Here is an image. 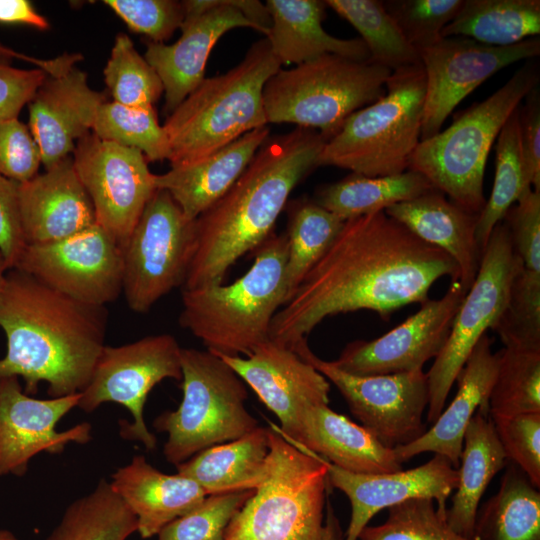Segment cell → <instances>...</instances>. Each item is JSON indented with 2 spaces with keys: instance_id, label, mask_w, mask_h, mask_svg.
Returning <instances> with one entry per match:
<instances>
[{
  "instance_id": "37",
  "label": "cell",
  "mask_w": 540,
  "mask_h": 540,
  "mask_svg": "<svg viewBox=\"0 0 540 540\" xmlns=\"http://www.w3.org/2000/svg\"><path fill=\"white\" fill-rule=\"evenodd\" d=\"M287 213L286 279L289 299L331 246L345 221L307 197L287 203Z\"/></svg>"
},
{
  "instance_id": "8",
  "label": "cell",
  "mask_w": 540,
  "mask_h": 540,
  "mask_svg": "<svg viewBox=\"0 0 540 540\" xmlns=\"http://www.w3.org/2000/svg\"><path fill=\"white\" fill-rule=\"evenodd\" d=\"M426 79L422 64L397 69L386 93L354 112L323 146L317 166L369 177L400 174L420 143Z\"/></svg>"
},
{
  "instance_id": "7",
  "label": "cell",
  "mask_w": 540,
  "mask_h": 540,
  "mask_svg": "<svg viewBox=\"0 0 540 540\" xmlns=\"http://www.w3.org/2000/svg\"><path fill=\"white\" fill-rule=\"evenodd\" d=\"M269 430L263 479L229 523L223 540H321L328 485L323 458Z\"/></svg>"
},
{
  "instance_id": "14",
  "label": "cell",
  "mask_w": 540,
  "mask_h": 540,
  "mask_svg": "<svg viewBox=\"0 0 540 540\" xmlns=\"http://www.w3.org/2000/svg\"><path fill=\"white\" fill-rule=\"evenodd\" d=\"M333 383L351 413L384 446L394 449L409 444L426 432L423 421L429 388L423 370L388 374L354 375L317 357L303 340L292 348Z\"/></svg>"
},
{
  "instance_id": "35",
  "label": "cell",
  "mask_w": 540,
  "mask_h": 540,
  "mask_svg": "<svg viewBox=\"0 0 540 540\" xmlns=\"http://www.w3.org/2000/svg\"><path fill=\"white\" fill-rule=\"evenodd\" d=\"M434 189L425 177L413 170L377 177L351 173L318 189L314 200L346 221L385 211Z\"/></svg>"
},
{
  "instance_id": "13",
  "label": "cell",
  "mask_w": 540,
  "mask_h": 540,
  "mask_svg": "<svg viewBox=\"0 0 540 540\" xmlns=\"http://www.w3.org/2000/svg\"><path fill=\"white\" fill-rule=\"evenodd\" d=\"M182 379L181 347L174 336L158 334L121 346H104L78 406L85 412L105 402L126 407L133 420H120V436L155 449L157 439L144 421L148 394L162 380Z\"/></svg>"
},
{
  "instance_id": "16",
  "label": "cell",
  "mask_w": 540,
  "mask_h": 540,
  "mask_svg": "<svg viewBox=\"0 0 540 540\" xmlns=\"http://www.w3.org/2000/svg\"><path fill=\"white\" fill-rule=\"evenodd\" d=\"M14 268L89 305L105 306L122 293V246L97 223L62 240L27 245Z\"/></svg>"
},
{
  "instance_id": "53",
  "label": "cell",
  "mask_w": 540,
  "mask_h": 540,
  "mask_svg": "<svg viewBox=\"0 0 540 540\" xmlns=\"http://www.w3.org/2000/svg\"><path fill=\"white\" fill-rule=\"evenodd\" d=\"M519 132L526 183L540 191V91L532 89L519 107Z\"/></svg>"
},
{
  "instance_id": "2",
  "label": "cell",
  "mask_w": 540,
  "mask_h": 540,
  "mask_svg": "<svg viewBox=\"0 0 540 540\" xmlns=\"http://www.w3.org/2000/svg\"><path fill=\"white\" fill-rule=\"evenodd\" d=\"M105 306L74 300L19 269L8 270L0 294L7 351L0 378L24 380V392L48 384L51 398L81 393L105 344Z\"/></svg>"
},
{
  "instance_id": "15",
  "label": "cell",
  "mask_w": 540,
  "mask_h": 540,
  "mask_svg": "<svg viewBox=\"0 0 540 540\" xmlns=\"http://www.w3.org/2000/svg\"><path fill=\"white\" fill-rule=\"evenodd\" d=\"M72 160L96 223L123 247L156 191L146 157L89 132L77 141Z\"/></svg>"
},
{
  "instance_id": "56",
  "label": "cell",
  "mask_w": 540,
  "mask_h": 540,
  "mask_svg": "<svg viewBox=\"0 0 540 540\" xmlns=\"http://www.w3.org/2000/svg\"><path fill=\"white\" fill-rule=\"evenodd\" d=\"M321 540H341V531L331 506H328L327 522L323 527Z\"/></svg>"
},
{
  "instance_id": "31",
  "label": "cell",
  "mask_w": 540,
  "mask_h": 540,
  "mask_svg": "<svg viewBox=\"0 0 540 540\" xmlns=\"http://www.w3.org/2000/svg\"><path fill=\"white\" fill-rule=\"evenodd\" d=\"M508 462L490 415L477 410L463 436L458 483L446 510V521L458 534L473 539L480 500Z\"/></svg>"
},
{
  "instance_id": "46",
  "label": "cell",
  "mask_w": 540,
  "mask_h": 540,
  "mask_svg": "<svg viewBox=\"0 0 540 540\" xmlns=\"http://www.w3.org/2000/svg\"><path fill=\"white\" fill-rule=\"evenodd\" d=\"M463 0H385L384 8L418 52L442 39L441 32L458 14Z\"/></svg>"
},
{
  "instance_id": "18",
  "label": "cell",
  "mask_w": 540,
  "mask_h": 540,
  "mask_svg": "<svg viewBox=\"0 0 540 540\" xmlns=\"http://www.w3.org/2000/svg\"><path fill=\"white\" fill-rule=\"evenodd\" d=\"M466 293L459 280L451 281L441 298L426 300L415 314L381 337L348 343L333 364L363 376L423 370L444 347Z\"/></svg>"
},
{
  "instance_id": "12",
  "label": "cell",
  "mask_w": 540,
  "mask_h": 540,
  "mask_svg": "<svg viewBox=\"0 0 540 540\" xmlns=\"http://www.w3.org/2000/svg\"><path fill=\"white\" fill-rule=\"evenodd\" d=\"M521 266L507 226L501 221L490 234L478 273L455 315L446 343L426 373L428 423L440 416L469 354L504 309L511 281Z\"/></svg>"
},
{
  "instance_id": "43",
  "label": "cell",
  "mask_w": 540,
  "mask_h": 540,
  "mask_svg": "<svg viewBox=\"0 0 540 540\" xmlns=\"http://www.w3.org/2000/svg\"><path fill=\"white\" fill-rule=\"evenodd\" d=\"M491 329L504 346L540 348V271L519 268Z\"/></svg>"
},
{
  "instance_id": "36",
  "label": "cell",
  "mask_w": 540,
  "mask_h": 540,
  "mask_svg": "<svg viewBox=\"0 0 540 540\" xmlns=\"http://www.w3.org/2000/svg\"><path fill=\"white\" fill-rule=\"evenodd\" d=\"M135 532V515L101 479L93 491L66 508L46 540H127Z\"/></svg>"
},
{
  "instance_id": "52",
  "label": "cell",
  "mask_w": 540,
  "mask_h": 540,
  "mask_svg": "<svg viewBox=\"0 0 540 540\" xmlns=\"http://www.w3.org/2000/svg\"><path fill=\"white\" fill-rule=\"evenodd\" d=\"M19 182L0 175V250L10 269L19 261L27 244L19 209Z\"/></svg>"
},
{
  "instance_id": "49",
  "label": "cell",
  "mask_w": 540,
  "mask_h": 540,
  "mask_svg": "<svg viewBox=\"0 0 540 540\" xmlns=\"http://www.w3.org/2000/svg\"><path fill=\"white\" fill-rule=\"evenodd\" d=\"M502 221L522 265L540 271V191L526 188Z\"/></svg>"
},
{
  "instance_id": "4",
  "label": "cell",
  "mask_w": 540,
  "mask_h": 540,
  "mask_svg": "<svg viewBox=\"0 0 540 540\" xmlns=\"http://www.w3.org/2000/svg\"><path fill=\"white\" fill-rule=\"evenodd\" d=\"M249 270L233 283L182 289L181 327L216 355L248 356L270 339V326L287 302V239L271 233Z\"/></svg>"
},
{
  "instance_id": "42",
  "label": "cell",
  "mask_w": 540,
  "mask_h": 540,
  "mask_svg": "<svg viewBox=\"0 0 540 540\" xmlns=\"http://www.w3.org/2000/svg\"><path fill=\"white\" fill-rule=\"evenodd\" d=\"M103 73L113 101L125 106L154 107L164 93L159 75L124 33L115 37Z\"/></svg>"
},
{
  "instance_id": "50",
  "label": "cell",
  "mask_w": 540,
  "mask_h": 540,
  "mask_svg": "<svg viewBox=\"0 0 540 540\" xmlns=\"http://www.w3.org/2000/svg\"><path fill=\"white\" fill-rule=\"evenodd\" d=\"M41 154L29 127L18 118L0 120V175L22 183L38 174Z\"/></svg>"
},
{
  "instance_id": "48",
  "label": "cell",
  "mask_w": 540,
  "mask_h": 540,
  "mask_svg": "<svg viewBox=\"0 0 540 540\" xmlns=\"http://www.w3.org/2000/svg\"><path fill=\"white\" fill-rule=\"evenodd\" d=\"M104 3L133 31L164 43L184 20L182 1L174 0H105Z\"/></svg>"
},
{
  "instance_id": "27",
  "label": "cell",
  "mask_w": 540,
  "mask_h": 540,
  "mask_svg": "<svg viewBox=\"0 0 540 540\" xmlns=\"http://www.w3.org/2000/svg\"><path fill=\"white\" fill-rule=\"evenodd\" d=\"M109 483L135 515L137 532L143 539L157 535L208 496L194 480L179 473L165 474L142 455H135L130 463L117 469Z\"/></svg>"
},
{
  "instance_id": "6",
  "label": "cell",
  "mask_w": 540,
  "mask_h": 540,
  "mask_svg": "<svg viewBox=\"0 0 540 540\" xmlns=\"http://www.w3.org/2000/svg\"><path fill=\"white\" fill-rule=\"evenodd\" d=\"M539 66L530 59L497 91L458 115L444 131L420 141L409 169L466 211L485 206L484 171L490 149L510 115L538 86Z\"/></svg>"
},
{
  "instance_id": "47",
  "label": "cell",
  "mask_w": 540,
  "mask_h": 540,
  "mask_svg": "<svg viewBox=\"0 0 540 540\" xmlns=\"http://www.w3.org/2000/svg\"><path fill=\"white\" fill-rule=\"evenodd\" d=\"M490 417L508 461L540 488V412Z\"/></svg>"
},
{
  "instance_id": "19",
  "label": "cell",
  "mask_w": 540,
  "mask_h": 540,
  "mask_svg": "<svg viewBox=\"0 0 540 540\" xmlns=\"http://www.w3.org/2000/svg\"><path fill=\"white\" fill-rule=\"evenodd\" d=\"M81 393L37 399L26 394L16 376L0 378V476L26 474L41 452L61 454L69 443L91 441L88 422L58 432L57 423L78 406Z\"/></svg>"
},
{
  "instance_id": "30",
  "label": "cell",
  "mask_w": 540,
  "mask_h": 540,
  "mask_svg": "<svg viewBox=\"0 0 540 540\" xmlns=\"http://www.w3.org/2000/svg\"><path fill=\"white\" fill-rule=\"evenodd\" d=\"M265 5L272 21L265 37L281 65H299L325 54L370 59L361 38L341 39L324 30L325 1L267 0Z\"/></svg>"
},
{
  "instance_id": "11",
  "label": "cell",
  "mask_w": 540,
  "mask_h": 540,
  "mask_svg": "<svg viewBox=\"0 0 540 540\" xmlns=\"http://www.w3.org/2000/svg\"><path fill=\"white\" fill-rule=\"evenodd\" d=\"M195 248V220L167 191L156 189L122 247V293L129 308L148 312L171 290L183 287Z\"/></svg>"
},
{
  "instance_id": "28",
  "label": "cell",
  "mask_w": 540,
  "mask_h": 540,
  "mask_svg": "<svg viewBox=\"0 0 540 540\" xmlns=\"http://www.w3.org/2000/svg\"><path fill=\"white\" fill-rule=\"evenodd\" d=\"M269 135L268 126L247 132L204 159L155 174V187L167 191L195 220L233 186Z\"/></svg>"
},
{
  "instance_id": "40",
  "label": "cell",
  "mask_w": 540,
  "mask_h": 540,
  "mask_svg": "<svg viewBox=\"0 0 540 540\" xmlns=\"http://www.w3.org/2000/svg\"><path fill=\"white\" fill-rule=\"evenodd\" d=\"M496 353L490 416L540 412V348L504 346Z\"/></svg>"
},
{
  "instance_id": "10",
  "label": "cell",
  "mask_w": 540,
  "mask_h": 540,
  "mask_svg": "<svg viewBox=\"0 0 540 540\" xmlns=\"http://www.w3.org/2000/svg\"><path fill=\"white\" fill-rule=\"evenodd\" d=\"M181 369L179 407L153 422L157 431L167 433L163 454L175 466L259 426L245 406V383L219 356L207 349L181 348Z\"/></svg>"
},
{
  "instance_id": "26",
  "label": "cell",
  "mask_w": 540,
  "mask_h": 540,
  "mask_svg": "<svg viewBox=\"0 0 540 540\" xmlns=\"http://www.w3.org/2000/svg\"><path fill=\"white\" fill-rule=\"evenodd\" d=\"M291 443L353 473L402 470L393 449L328 404H309L300 411L297 437Z\"/></svg>"
},
{
  "instance_id": "44",
  "label": "cell",
  "mask_w": 540,
  "mask_h": 540,
  "mask_svg": "<svg viewBox=\"0 0 540 540\" xmlns=\"http://www.w3.org/2000/svg\"><path fill=\"white\" fill-rule=\"evenodd\" d=\"M387 510L386 521L366 526L357 540H475L454 531L432 499L412 498Z\"/></svg>"
},
{
  "instance_id": "1",
  "label": "cell",
  "mask_w": 540,
  "mask_h": 540,
  "mask_svg": "<svg viewBox=\"0 0 540 540\" xmlns=\"http://www.w3.org/2000/svg\"><path fill=\"white\" fill-rule=\"evenodd\" d=\"M444 276L459 280L454 260L385 211L346 220L273 317L269 337L293 348L333 315L370 310L386 320L428 300L431 286Z\"/></svg>"
},
{
  "instance_id": "55",
  "label": "cell",
  "mask_w": 540,
  "mask_h": 540,
  "mask_svg": "<svg viewBox=\"0 0 540 540\" xmlns=\"http://www.w3.org/2000/svg\"><path fill=\"white\" fill-rule=\"evenodd\" d=\"M0 58L10 61L12 58H18L23 61L30 62L32 64H35L38 66V68L43 69L48 73L50 76H56L59 75L71 67L75 66V64L81 60V56L79 54H63L60 57L50 59V60H42L33 58L27 55H24L20 52H17L5 45H3L0 42Z\"/></svg>"
},
{
  "instance_id": "39",
  "label": "cell",
  "mask_w": 540,
  "mask_h": 540,
  "mask_svg": "<svg viewBox=\"0 0 540 540\" xmlns=\"http://www.w3.org/2000/svg\"><path fill=\"white\" fill-rule=\"evenodd\" d=\"M520 107V106H519ZM519 107L502 127L496 142V167L491 195L480 212L476 240L483 251L493 228L503 220L522 192L531 186L526 183L519 132Z\"/></svg>"
},
{
  "instance_id": "51",
  "label": "cell",
  "mask_w": 540,
  "mask_h": 540,
  "mask_svg": "<svg viewBox=\"0 0 540 540\" xmlns=\"http://www.w3.org/2000/svg\"><path fill=\"white\" fill-rule=\"evenodd\" d=\"M47 76L41 68L20 69L0 58V120L18 118Z\"/></svg>"
},
{
  "instance_id": "45",
  "label": "cell",
  "mask_w": 540,
  "mask_h": 540,
  "mask_svg": "<svg viewBox=\"0 0 540 540\" xmlns=\"http://www.w3.org/2000/svg\"><path fill=\"white\" fill-rule=\"evenodd\" d=\"M254 490L208 495L157 534L158 540H223L225 531Z\"/></svg>"
},
{
  "instance_id": "20",
  "label": "cell",
  "mask_w": 540,
  "mask_h": 540,
  "mask_svg": "<svg viewBox=\"0 0 540 540\" xmlns=\"http://www.w3.org/2000/svg\"><path fill=\"white\" fill-rule=\"evenodd\" d=\"M180 38L171 45L147 43L144 58L159 75L164 112L169 116L205 79L209 54L227 31L246 27L262 30L239 9V0H185Z\"/></svg>"
},
{
  "instance_id": "23",
  "label": "cell",
  "mask_w": 540,
  "mask_h": 540,
  "mask_svg": "<svg viewBox=\"0 0 540 540\" xmlns=\"http://www.w3.org/2000/svg\"><path fill=\"white\" fill-rule=\"evenodd\" d=\"M104 94L91 89L76 66L48 75L28 103L29 129L45 169L70 156L77 141L91 132Z\"/></svg>"
},
{
  "instance_id": "29",
  "label": "cell",
  "mask_w": 540,
  "mask_h": 540,
  "mask_svg": "<svg viewBox=\"0 0 540 540\" xmlns=\"http://www.w3.org/2000/svg\"><path fill=\"white\" fill-rule=\"evenodd\" d=\"M385 213L428 244L448 254L468 291L478 273L482 252L476 240L478 216L434 189L415 199L394 204Z\"/></svg>"
},
{
  "instance_id": "24",
  "label": "cell",
  "mask_w": 540,
  "mask_h": 540,
  "mask_svg": "<svg viewBox=\"0 0 540 540\" xmlns=\"http://www.w3.org/2000/svg\"><path fill=\"white\" fill-rule=\"evenodd\" d=\"M18 197L27 245L62 240L96 224L93 204L72 156L19 183Z\"/></svg>"
},
{
  "instance_id": "21",
  "label": "cell",
  "mask_w": 540,
  "mask_h": 540,
  "mask_svg": "<svg viewBox=\"0 0 540 540\" xmlns=\"http://www.w3.org/2000/svg\"><path fill=\"white\" fill-rule=\"evenodd\" d=\"M219 356L272 411L280 432L294 442L300 411L329 403V381L293 349L269 339L248 356Z\"/></svg>"
},
{
  "instance_id": "33",
  "label": "cell",
  "mask_w": 540,
  "mask_h": 540,
  "mask_svg": "<svg viewBox=\"0 0 540 540\" xmlns=\"http://www.w3.org/2000/svg\"><path fill=\"white\" fill-rule=\"evenodd\" d=\"M508 463L498 491L478 509L475 540H540L539 488Z\"/></svg>"
},
{
  "instance_id": "38",
  "label": "cell",
  "mask_w": 540,
  "mask_h": 540,
  "mask_svg": "<svg viewBox=\"0 0 540 540\" xmlns=\"http://www.w3.org/2000/svg\"><path fill=\"white\" fill-rule=\"evenodd\" d=\"M325 4L361 35L370 61L392 72L420 64L418 51L409 44L380 0H326Z\"/></svg>"
},
{
  "instance_id": "57",
  "label": "cell",
  "mask_w": 540,
  "mask_h": 540,
  "mask_svg": "<svg viewBox=\"0 0 540 540\" xmlns=\"http://www.w3.org/2000/svg\"><path fill=\"white\" fill-rule=\"evenodd\" d=\"M8 270H10V268L4 258L2 251L0 250V294L4 287Z\"/></svg>"
},
{
  "instance_id": "41",
  "label": "cell",
  "mask_w": 540,
  "mask_h": 540,
  "mask_svg": "<svg viewBox=\"0 0 540 540\" xmlns=\"http://www.w3.org/2000/svg\"><path fill=\"white\" fill-rule=\"evenodd\" d=\"M91 132L102 140L141 151L148 162L170 157L169 141L154 107L106 100L97 109Z\"/></svg>"
},
{
  "instance_id": "25",
  "label": "cell",
  "mask_w": 540,
  "mask_h": 540,
  "mask_svg": "<svg viewBox=\"0 0 540 540\" xmlns=\"http://www.w3.org/2000/svg\"><path fill=\"white\" fill-rule=\"evenodd\" d=\"M498 367L492 339L484 334L456 377L457 392L429 430L417 440L394 448L400 463L423 452L446 457L457 469L467 426L477 410L489 414V398Z\"/></svg>"
},
{
  "instance_id": "3",
  "label": "cell",
  "mask_w": 540,
  "mask_h": 540,
  "mask_svg": "<svg viewBox=\"0 0 540 540\" xmlns=\"http://www.w3.org/2000/svg\"><path fill=\"white\" fill-rule=\"evenodd\" d=\"M326 141L319 131L301 127L266 139L233 186L195 219L196 248L182 289L222 284L228 269L273 233Z\"/></svg>"
},
{
  "instance_id": "9",
  "label": "cell",
  "mask_w": 540,
  "mask_h": 540,
  "mask_svg": "<svg viewBox=\"0 0 540 540\" xmlns=\"http://www.w3.org/2000/svg\"><path fill=\"white\" fill-rule=\"evenodd\" d=\"M391 74L370 60L337 54L280 69L262 92L267 123L319 130L329 140L351 114L384 96Z\"/></svg>"
},
{
  "instance_id": "5",
  "label": "cell",
  "mask_w": 540,
  "mask_h": 540,
  "mask_svg": "<svg viewBox=\"0 0 540 540\" xmlns=\"http://www.w3.org/2000/svg\"><path fill=\"white\" fill-rule=\"evenodd\" d=\"M280 69L264 37L251 45L238 65L205 78L163 124L171 167L197 162L245 133L267 126L262 92Z\"/></svg>"
},
{
  "instance_id": "22",
  "label": "cell",
  "mask_w": 540,
  "mask_h": 540,
  "mask_svg": "<svg viewBox=\"0 0 540 540\" xmlns=\"http://www.w3.org/2000/svg\"><path fill=\"white\" fill-rule=\"evenodd\" d=\"M325 462L328 484L351 504L344 540H357L375 514L412 498L436 501L438 513L446 518L447 500L458 483V470L439 454L418 467L387 473H353Z\"/></svg>"
},
{
  "instance_id": "32",
  "label": "cell",
  "mask_w": 540,
  "mask_h": 540,
  "mask_svg": "<svg viewBox=\"0 0 540 540\" xmlns=\"http://www.w3.org/2000/svg\"><path fill=\"white\" fill-rule=\"evenodd\" d=\"M269 430L258 426L242 437L206 448L176 466L207 495L255 490L264 477Z\"/></svg>"
},
{
  "instance_id": "17",
  "label": "cell",
  "mask_w": 540,
  "mask_h": 540,
  "mask_svg": "<svg viewBox=\"0 0 540 540\" xmlns=\"http://www.w3.org/2000/svg\"><path fill=\"white\" fill-rule=\"evenodd\" d=\"M426 88L420 141L438 132L455 107L501 69L540 55V39L495 47L452 36L420 50Z\"/></svg>"
},
{
  "instance_id": "58",
  "label": "cell",
  "mask_w": 540,
  "mask_h": 540,
  "mask_svg": "<svg viewBox=\"0 0 540 540\" xmlns=\"http://www.w3.org/2000/svg\"><path fill=\"white\" fill-rule=\"evenodd\" d=\"M0 540H19V539L10 530L0 529Z\"/></svg>"
},
{
  "instance_id": "54",
  "label": "cell",
  "mask_w": 540,
  "mask_h": 540,
  "mask_svg": "<svg viewBox=\"0 0 540 540\" xmlns=\"http://www.w3.org/2000/svg\"><path fill=\"white\" fill-rule=\"evenodd\" d=\"M0 23L24 24L39 30L49 28L47 19L27 0H0Z\"/></svg>"
},
{
  "instance_id": "34",
  "label": "cell",
  "mask_w": 540,
  "mask_h": 540,
  "mask_svg": "<svg viewBox=\"0 0 540 540\" xmlns=\"http://www.w3.org/2000/svg\"><path fill=\"white\" fill-rule=\"evenodd\" d=\"M540 33L539 0H463L441 37L461 36L482 44L505 47Z\"/></svg>"
}]
</instances>
